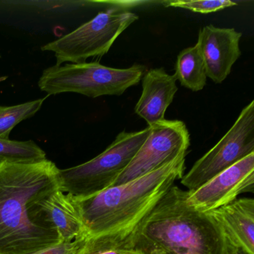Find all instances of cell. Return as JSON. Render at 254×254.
<instances>
[{
    "instance_id": "4fadbf2b",
    "label": "cell",
    "mask_w": 254,
    "mask_h": 254,
    "mask_svg": "<svg viewBox=\"0 0 254 254\" xmlns=\"http://www.w3.org/2000/svg\"><path fill=\"white\" fill-rule=\"evenodd\" d=\"M211 212L219 221L233 245L249 254H254V199H236Z\"/></svg>"
},
{
    "instance_id": "e0dca14e",
    "label": "cell",
    "mask_w": 254,
    "mask_h": 254,
    "mask_svg": "<svg viewBox=\"0 0 254 254\" xmlns=\"http://www.w3.org/2000/svg\"><path fill=\"white\" fill-rule=\"evenodd\" d=\"M237 5L229 0H206V1H183L175 0L164 3L166 7L181 8L199 14H210Z\"/></svg>"
},
{
    "instance_id": "5bb4252c",
    "label": "cell",
    "mask_w": 254,
    "mask_h": 254,
    "mask_svg": "<svg viewBox=\"0 0 254 254\" xmlns=\"http://www.w3.org/2000/svg\"><path fill=\"white\" fill-rule=\"evenodd\" d=\"M174 75L186 88L193 92L203 90L207 77L204 62L197 44L186 48L178 54Z\"/></svg>"
},
{
    "instance_id": "d6986e66",
    "label": "cell",
    "mask_w": 254,
    "mask_h": 254,
    "mask_svg": "<svg viewBox=\"0 0 254 254\" xmlns=\"http://www.w3.org/2000/svg\"><path fill=\"white\" fill-rule=\"evenodd\" d=\"M87 239H79L71 242H60L34 254H82Z\"/></svg>"
},
{
    "instance_id": "7402d4cb",
    "label": "cell",
    "mask_w": 254,
    "mask_h": 254,
    "mask_svg": "<svg viewBox=\"0 0 254 254\" xmlns=\"http://www.w3.org/2000/svg\"><path fill=\"white\" fill-rule=\"evenodd\" d=\"M6 79H7L6 76L1 77V78H0V82H2V81H5V80H6Z\"/></svg>"
},
{
    "instance_id": "ffe728a7",
    "label": "cell",
    "mask_w": 254,
    "mask_h": 254,
    "mask_svg": "<svg viewBox=\"0 0 254 254\" xmlns=\"http://www.w3.org/2000/svg\"><path fill=\"white\" fill-rule=\"evenodd\" d=\"M232 254H249L248 253H247L245 250L242 249V248H239V247L235 246L234 248H233V253Z\"/></svg>"
},
{
    "instance_id": "2e32d148",
    "label": "cell",
    "mask_w": 254,
    "mask_h": 254,
    "mask_svg": "<svg viewBox=\"0 0 254 254\" xmlns=\"http://www.w3.org/2000/svg\"><path fill=\"white\" fill-rule=\"evenodd\" d=\"M46 159L45 151L34 141L0 139V160L32 163Z\"/></svg>"
},
{
    "instance_id": "7c38bea8",
    "label": "cell",
    "mask_w": 254,
    "mask_h": 254,
    "mask_svg": "<svg viewBox=\"0 0 254 254\" xmlns=\"http://www.w3.org/2000/svg\"><path fill=\"white\" fill-rule=\"evenodd\" d=\"M41 209L51 223L61 242L87 239L88 233L75 198L59 190L41 202Z\"/></svg>"
},
{
    "instance_id": "52a82bcc",
    "label": "cell",
    "mask_w": 254,
    "mask_h": 254,
    "mask_svg": "<svg viewBox=\"0 0 254 254\" xmlns=\"http://www.w3.org/2000/svg\"><path fill=\"white\" fill-rule=\"evenodd\" d=\"M254 153V101L243 108L221 140L181 178L188 191L197 190L214 177Z\"/></svg>"
},
{
    "instance_id": "ac0fdd59",
    "label": "cell",
    "mask_w": 254,
    "mask_h": 254,
    "mask_svg": "<svg viewBox=\"0 0 254 254\" xmlns=\"http://www.w3.org/2000/svg\"><path fill=\"white\" fill-rule=\"evenodd\" d=\"M126 249L128 248L88 238L86 241L82 254H123Z\"/></svg>"
},
{
    "instance_id": "7a4b0ae2",
    "label": "cell",
    "mask_w": 254,
    "mask_h": 254,
    "mask_svg": "<svg viewBox=\"0 0 254 254\" xmlns=\"http://www.w3.org/2000/svg\"><path fill=\"white\" fill-rule=\"evenodd\" d=\"M187 191L173 185L141 221L128 248L142 254H232V243L211 212L187 202Z\"/></svg>"
},
{
    "instance_id": "277c9868",
    "label": "cell",
    "mask_w": 254,
    "mask_h": 254,
    "mask_svg": "<svg viewBox=\"0 0 254 254\" xmlns=\"http://www.w3.org/2000/svg\"><path fill=\"white\" fill-rule=\"evenodd\" d=\"M150 131L148 126L139 131L124 130L97 157L78 166L60 169L61 190L81 200L111 188L128 166Z\"/></svg>"
},
{
    "instance_id": "8992f818",
    "label": "cell",
    "mask_w": 254,
    "mask_h": 254,
    "mask_svg": "<svg viewBox=\"0 0 254 254\" xmlns=\"http://www.w3.org/2000/svg\"><path fill=\"white\" fill-rule=\"evenodd\" d=\"M138 18L131 11L109 8L70 33L46 44L41 50L54 53L56 66L66 62L84 63L90 58L106 55L119 36Z\"/></svg>"
},
{
    "instance_id": "3957f363",
    "label": "cell",
    "mask_w": 254,
    "mask_h": 254,
    "mask_svg": "<svg viewBox=\"0 0 254 254\" xmlns=\"http://www.w3.org/2000/svg\"><path fill=\"white\" fill-rule=\"evenodd\" d=\"M186 156L96 195L75 199L88 238L128 248L129 241L141 221L174 183L184 176Z\"/></svg>"
},
{
    "instance_id": "9c48e42d",
    "label": "cell",
    "mask_w": 254,
    "mask_h": 254,
    "mask_svg": "<svg viewBox=\"0 0 254 254\" xmlns=\"http://www.w3.org/2000/svg\"><path fill=\"white\" fill-rule=\"evenodd\" d=\"M254 191V153L242 159L193 191H187V202L200 212H211Z\"/></svg>"
},
{
    "instance_id": "44dd1931",
    "label": "cell",
    "mask_w": 254,
    "mask_h": 254,
    "mask_svg": "<svg viewBox=\"0 0 254 254\" xmlns=\"http://www.w3.org/2000/svg\"><path fill=\"white\" fill-rule=\"evenodd\" d=\"M142 254L138 252V251H134V250L130 249H126L125 251L124 254Z\"/></svg>"
},
{
    "instance_id": "9a60e30c",
    "label": "cell",
    "mask_w": 254,
    "mask_h": 254,
    "mask_svg": "<svg viewBox=\"0 0 254 254\" xmlns=\"http://www.w3.org/2000/svg\"><path fill=\"white\" fill-rule=\"evenodd\" d=\"M45 99H37L13 106H0V139H9L13 128L22 121L35 115Z\"/></svg>"
},
{
    "instance_id": "603a6c76",
    "label": "cell",
    "mask_w": 254,
    "mask_h": 254,
    "mask_svg": "<svg viewBox=\"0 0 254 254\" xmlns=\"http://www.w3.org/2000/svg\"><path fill=\"white\" fill-rule=\"evenodd\" d=\"M0 57H1V56H0Z\"/></svg>"
},
{
    "instance_id": "8fae6325",
    "label": "cell",
    "mask_w": 254,
    "mask_h": 254,
    "mask_svg": "<svg viewBox=\"0 0 254 254\" xmlns=\"http://www.w3.org/2000/svg\"><path fill=\"white\" fill-rule=\"evenodd\" d=\"M177 78L163 68L151 69L142 76V92L135 113L148 127L165 120V114L178 92Z\"/></svg>"
},
{
    "instance_id": "6da1fadb",
    "label": "cell",
    "mask_w": 254,
    "mask_h": 254,
    "mask_svg": "<svg viewBox=\"0 0 254 254\" xmlns=\"http://www.w3.org/2000/svg\"><path fill=\"white\" fill-rule=\"evenodd\" d=\"M59 170L48 159L0 160V254H34L60 243L41 206L60 189Z\"/></svg>"
},
{
    "instance_id": "5b68a950",
    "label": "cell",
    "mask_w": 254,
    "mask_h": 254,
    "mask_svg": "<svg viewBox=\"0 0 254 254\" xmlns=\"http://www.w3.org/2000/svg\"><path fill=\"white\" fill-rule=\"evenodd\" d=\"M145 71V66L141 64L115 69L98 62L55 65L43 72L38 87L49 96L63 93L90 98L121 96L129 87L139 84Z\"/></svg>"
},
{
    "instance_id": "ba28073f",
    "label": "cell",
    "mask_w": 254,
    "mask_h": 254,
    "mask_svg": "<svg viewBox=\"0 0 254 254\" xmlns=\"http://www.w3.org/2000/svg\"><path fill=\"white\" fill-rule=\"evenodd\" d=\"M150 128L148 137L113 187L144 176L188 154L190 134L184 122L165 119Z\"/></svg>"
},
{
    "instance_id": "30bf717a",
    "label": "cell",
    "mask_w": 254,
    "mask_h": 254,
    "mask_svg": "<svg viewBox=\"0 0 254 254\" xmlns=\"http://www.w3.org/2000/svg\"><path fill=\"white\" fill-rule=\"evenodd\" d=\"M242 34L234 29L212 25L200 29L197 45L201 53L206 77L216 84L227 78L242 52L239 42Z\"/></svg>"
}]
</instances>
